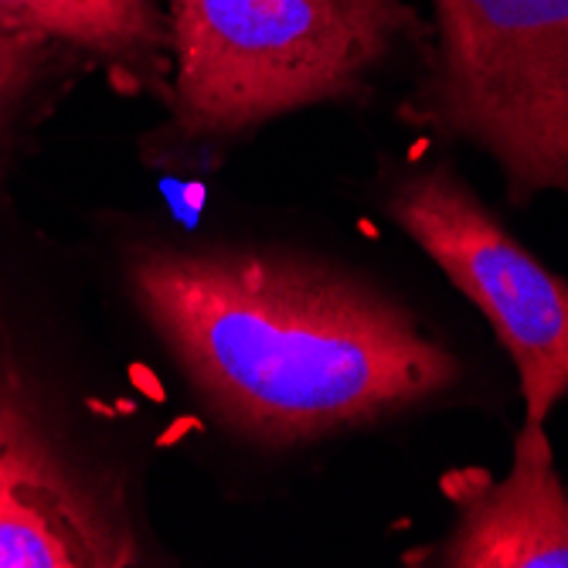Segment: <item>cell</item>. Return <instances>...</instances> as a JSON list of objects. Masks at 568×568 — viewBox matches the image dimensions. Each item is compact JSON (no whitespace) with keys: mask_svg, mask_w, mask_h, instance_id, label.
Here are the masks:
<instances>
[{"mask_svg":"<svg viewBox=\"0 0 568 568\" xmlns=\"http://www.w3.org/2000/svg\"><path fill=\"white\" fill-rule=\"evenodd\" d=\"M51 453L59 449L44 433L21 378L0 365V474Z\"/></svg>","mask_w":568,"mask_h":568,"instance_id":"9c48e42d","label":"cell"},{"mask_svg":"<svg viewBox=\"0 0 568 568\" xmlns=\"http://www.w3.org/2000/svg\"><path fill=\"white\" fill-rule=\"evenodd\" d=\"M385 215L487 317L518 368L525 423L548 426L568 395V280L514 239L449 168L402 174Z\"/></svg>","mask_w":568,"mask_h":568,"instance_id":"277c9868","label":"cell"},{"mask_svg":"<svg viewBox=\"0 0 568 568\" xmlns=\"http://www.w3.org/2000/svg\"><path fill=\"white\" fill-rule=\"evenodd\" d=\"M126 290L201 405L263 449L385 423L463 378L398 300L303 255L143 245Z\"/></svg>","mask_w":568,"mask_h":568,"instance_id":"6da1fadb","label":"cell"},{"mask_svg":"<svg viewBox=\"0 0 568 568\" xmlns=\"http://www.w3.org/2000/svg\"><path fill=\"white\" fill-rule=\"evenodd\" d=\"M449 538L423 565L439 568H568V490L555 470L545 426L521 423L510 470L500 480L453 474Z\"/></svg>","mask_w":568,"mask_h":568,"instance_id":"5b68a950","label":"cell"},{"mask_svg":"<svg viewBox=\"0 0 568 568\" xmlns=\"http://www.w3.org/2000/svg\"><path fill=\"white\" fill-rule=\"evenodd\" d=\"M171 136L187 146L365 99L429 24L408 0H168Z\"/></svg>","mask_w":568,"mask_h":568,"instance_id":"7a4b0ae2","label":"cell"},{"mask_svg":"<svg viewBox=\"0 0 568 568\" xmlns=\"http://www.w3.org/2000/svg\"><path fill=\"white\" fill-rule=\"evenodd\" d=\"M402 120L490 158L514 204L568 197V0H429Z\"/></svg>","mask_w":568,"mask_h":568,"instance_id":"3957f363","label":"cell"},{"mask_svg":"<svg viewBox=\"0 0 568 568\" xmlns=\"http://www.w3.org/2000/svg\"><path fill=\"white\" fill-rule=\"evenodd\" d=\"M133 558L123 507L62 453L0 474V568H106Z\"/></svg>","mask_w":568,"mask_h":568,"instance_id":"8992f818","label":"cell"},{"mask_svg":"<svg viewBox=\"0 0 568 568\" xmlns=\"http://www.w3.org/2000/svg\"><path fill=\"white\" fill-rule=\"evenodd\" d=\"M79 62L75 51L55 41L0 24V126H8L44 85Z\"/></svg>","mask_w":568,"mask_h":568,"instance_id":"ba28073f","label":"cell"},{"mask_svg":"<svg viewBox=\"0 0 568 568\" xmlns=\"http://www.w3.org/2000/svg\"><path fill=\"white\" fill-rule=\"evenodd\" d=\"M0 24L75 51L123 92L168 99L171 38L153 0H0Z\"/></svg>","mask_w":568,"mask_h":568,"instance_id":"52a82bcc","label":"cell"}]
</instances>
